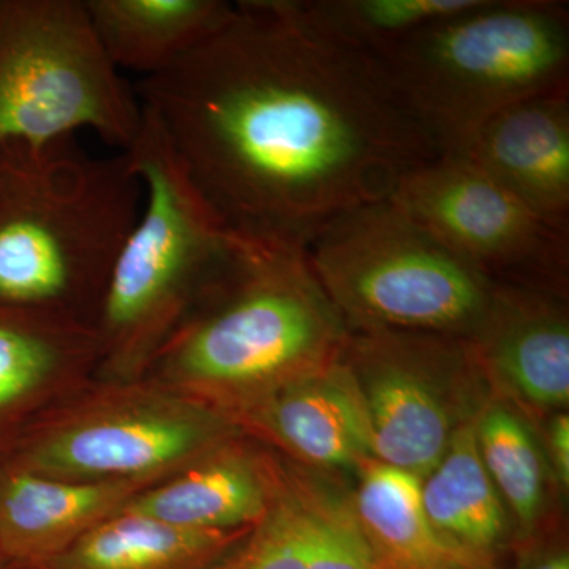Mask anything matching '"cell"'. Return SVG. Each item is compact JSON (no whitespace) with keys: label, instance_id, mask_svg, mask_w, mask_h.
Listing matches in <instances>:
<instances>
[{"label":"cell","instance_id":"1","mask_svg":"<svg viewBox=\"0 0 569 569\" xmlns=\"http://www.w3.org/2000/svg\"><path fill=\"white\" fill-rule=\"evenodd\" d=\"M134 92L231 231L305 249L440 157L378 63L307 28L283 0L234 3Z\"/></svg>","mask_w":569,"mask_h":569},{"label":"cell","instance_id":"2","mask_svg":"<svg viewBox=\"0 0 569 569\" xmlns=\"http://www.w3.org/2000/svg\"><path fill=\"white\" fill-rule=\"evenodd\" d=\"M348 336L305 247L231 231L222 263L146 377L230 419L335 365Z\"/></svg>","mask_w":569,"mask_h":569},{"label":"cell","instance_id":"3","mask_svg":"<svg viewBox=\"0 0 569 569\" xmlns=\"http://www.w3.org/2000/svg\"><path fill=\"white\" fill-rule=\"evenodd\" d=\"M142 198L126 151L92 157L74 138L0 144V305L96 328Z\"/></svg>","mask_w":569,"mask_h":569},{"label":"cell","instance_id":"4","mask_svg":"<svg viewBox=\"0 0 569 569\" xmlns=\"http://www.w3.org/2000/svg\"><path fill=\"white\" fill-rule=\"evenodd\" d=\"M440 156H466L512 104L569 89V9L557 0H478L373 56Z\"/></svg>","mask_w":569,"mask_h":569},{"label":"cell","instance_id":"5","mask_svg":"<svg viewBox=\"0 0 569 569\" xmlns=\"http://www.w3.org/2000/svg\"><path fill=\"white\" fill-rule=\"evenodd\" d=\"M126 152L144 198L96 321V377L118 381L148 376L160 348L222 263L231 239L230 228L144 110L140 133Z\"/></svg>","mask_w":569,"mask_h":569},{"label":"cell","instance_id":"6","mask_svg":"<svg viewBox=\"0 0 569 569\" xmlns=\"http://www.w3.org/2000/svg\"><path fill=\"white\" fill-rule=\"evenodd\" d=\"M306 253L350 329L468 340L498 284L391 200L336 217L310 239Z\"/></svg>","mask_w":569,"mask_h":569},{"label":"cell","instance_id":"7","mask_svg":"<svg viewBox=\"0 0 569 569\" xmlns=\"http://www.w3.org/2000/svg\"><path fill=\"white\" fill-rule=\"evenodd\" d=\"M236 436L222 413L152 378L93 377L37 418L0 462L63 481L160 482Z\"/></svg>","mask_w":569,"mask_h":569},{"label":"cell","instance_id":"8","mask_svg":"<svg viewBox=\"0 0 569 569\" xmlns=\"http://www.w3.org/2000/svg\"><path fill=\"white\" fill-rule=\"evenodd\" d=\"M142 107L97 39L82 0H0V144L96 133L127 151Z\"/></svg>","mask_w":569,"mask_h":569},{"label":"cell","instance_id":"9","mask_svg":"<svg viewBox=\"0 0 569 569\" xmlns=\"http://www.w3.org/2000/svg\"><path fill=\"white\" fill-rule=\"evenodd\" d=\"M342 361L365 399L376 459L418 479L493 397L462 337L350 329Z\"/></svg>","mask_w":569,"mask_h":569},{"label":"cell","instance_id":"10","mask_svg":"<svg viewBox=\"0 0 569 569\" xmlns=\"http://www.w3.org/2000/svg\"><path fill=\"white\" fill-rule=\"evenodd\" d=\"M389 200L493 283L568 296L569 233L527 208L466 156L408 173Z\"/></svg>","mask_w":569,"mask_h":569},{"label":"cell","instance_id":"11","mask_svg":"<svg viewBox=\"0 0 569 569\" xmlns=\"http://www.w3.org/2000/svg\"><path fill=\"white\" fill-rule=\"evenodd\" d=\"M288 462L316 473H355L373 455L361 391L342 361L293 381L230 418Z\"/></svg>","mask_w":569,"mask_h":569},{"label":"cell","instance_id":"12","mask_svg":"<svg viewBox=\"0 0 569 569\" xmlns=\"http://www.w3.org/2000/svg\"><path fill=\"white\" fill-rule=\"evenodd\" d=\"M471 343L493 395L527 418L567 411L569 316L567 298L497 284Z\"/></svg>","mask_w":569,"mask_h":569},{"label":"cell","instance_id":"13","mask_svg":"<svg viewBox=\"0 0 569 569\" xmlns=\"http://www.w3.org/2000/svg\"><path fill=\"white\" fill-rule=\"evenodd\" d=\"M96 328L0 305V460L44 411L97 376Z\"/></svg>","mask_w":569,"mask_h":569},{"label":"cell","instance_id":"14","mask_svg":"<svg viewBox=\"0 0 569 569\" xmlns=\"http://www.w3.org/2000/svg\"><path fill=\"white\" fill-rule=\"evenodd\" d=\"M282 486L283 459L241 433L142 490L123 509L181 529H250L268 515Z\"/></svg>","mask_w":569,"mask_h":569},{"label":"cell","instance_id":"15","mask_svg":"<svg viewBox=\"0 0 569 569\" xmlns=\"http://www.w3.org/2000/svg\"><path fill=\"white\" fill-rule=\"evenodd\" d=\"M466 157L542 220L569 233V89L498 112Z\"/></svg>","mask_w":569,"mask_h":569},{"label":"cell","instance_id":"16","mask_svg":"<svg viewBox=\"0 0 569 569\" xmlns=\"http://www.w3.org/2000/svg\"><path fill=\"white\" fill-rule=\"evenodd\" d=\"M157 482H74L0 462V550L6 563L44 569Z\"/></svg>","mask_w":569,"mask_h":569},{"label":"cell","instance_id":"17","mask_svg":"<svg viewBox=\"0 0 569 569\" xmlns=\"http://www.w3.org/2000/svg\"><path fill=\"white\" fill-rule=\"evenodd\" d=\"M116 69L142 78L170 69L233 11L222 0H82Z\"/></svg>","mask_w":569,"mask_h":569},{"label":"cell","instance_id":"18","mask_svg":"<svg viewBox=\"0 0 569 569\" xmlns=\"http://www.w3.org/2000/svg\"><path fill=\"white\" fill-rule=\"evenodd\" d=\"M348 493L362 529L396 569H496L492 557L460 548L430 526L413 475L373 459L356 471Z\"/></svg>","mask_w":569,"mask_h":569},{"label":"cell","instance_id":"19","mask_svg":"<svg viewBox=\"0 0 569 569\" xmlns=\"http://www.w3.org/2000/svg\"><path fill=\"white\" fill-rule=\"evenodd\" d=\"M250 529H181L122 509L44 569H211Z\"/></svg>","mask_w":569,"mask_h":569},{"label":"cell","instance_id":"20","mask_svg":"<svg viewBox=\"0 0 569 569\" xmlns=\"http://www.w3.org/2000/svg\"><path fill=\"white\" fill-rule=\"evenodd\" d=\"M475 422L456 433L436 467L419 479V500L438 533L492 557L507 535L509 515L479 458Z\"/></svg>","mask_w":569,"mask_h":569},{"label":"cell","instance_id":"21","mask_svg":"<svg viewBox=\"0 0 569 569\" xmlns=\"http://www.w3.org/2000/svg\"><path fill=\"white\" fill-rule=\"evenodd\" d=\"M475 437L509 518L523 537L533 533L548 505L549 466L529 418L493 395L475 422Z\"/></svg>","mask_w":569,"mask_h":569},{"label":"cell","instance_id":"22","mask_svg":"<svg viewBox=\"0 0 569 569\" xmlns=\"http://www.w3.org/2000/svg\"><path fill=\"white\" fill-rule=\"evenodd\" d=\"M478 0H283L291 14L326 39L373 56L437 22L471 9Z\"/></svg>","mask_w":569,"mask_h":569},{"label":"cell","instance_id":"23","mask_svg":"<svg viewBox=\"0 0 569 569\" xmlns=\"http://www.w3.org/2000/svg\"><path fill=\"white\" fill-rule=\"evenodd\" d=\"M283 460L305 515L307 569H396L362 529L350 493L323 475Z\"/></svg>","mask_w":569,"mask_h":569},{"label":"cell","instance_id":"24","mask_svg":"<svg viewBox=\"0 0 569 569\" xmlns=\"http://www.w3.org/2000/svg\"><path fill=\"white\" fill-rule=\"evenodd\" d=\"M211 569H307L305 515L284 462L282 490L268 515Z\"/></svg>","mask_w":569,"mask_h":569},{"label":"cell","instance_id":"25","mask_svg":"<svg viewBox=\"0 0 569 569\" xmlns=\"http://www.w3.org/2000/svg\"><path fill=\"white\" fill-rule=\"evenodd\" d=\"M548 425L542 433V449L549 470L552 471L560 490L569 488V415L568 411L552 415L546 419Z\"/></svg>","mask_w":569,"mask_h":569},{"label":"cell","instance_id":"26","mask_svg":"<svg viewBox=\"0 0 569 569\" xmlns=\"http://www.w3.org/2000/svg\"><path fill=\"white\" fill-rule=\"evenodd\" d=\"M526 569H569L568 552L563 549L550 550L531 560Z\"/></svg>","mask_w":569,"mask_h":569},{"label":"cell","instance_id":"27","mask_svg":"<svg viewBox=\"0 0 569 569\" xmlns=\"http://www.w3.org/2000/svg\"><path fill=\"white\" fill-rule=\"evenodd\" d=\"M6 559H3V553H2V550H0V569H2L3 567H6Z\"/></svg>","mask_w":569,"mask_h":569}]
</instances>
